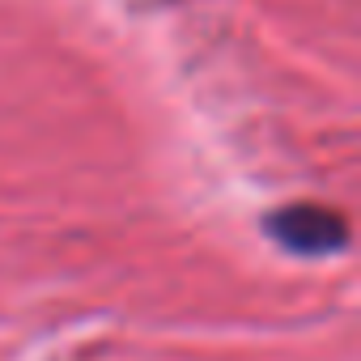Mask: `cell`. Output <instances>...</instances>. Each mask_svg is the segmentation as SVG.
Returning <instances> with one entry per match:
<instances>
[{"label":"cell","instance_id":"1","mask_svg":"<svg viewBox=\"0 0 361 361\" xmlns=\"http://www.w3.org/2000/svg\"><path fill=\"white\" fill-rule=\"evenodd\" d=\"M268 234L293 251V255H306V259H319V255H336L344 251L348 243V226L336 209H323V204H285L281 213L268 217Z\"/></svg>","mask_w":361,"mask_h":361}]
</instances>
